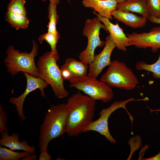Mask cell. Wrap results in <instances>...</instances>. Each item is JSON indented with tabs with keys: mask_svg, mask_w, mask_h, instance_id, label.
<instances>
[{
	"mask_svg": "<svg viewBox=\"0 0 160 160\" xmlns=\"http://www.w3.org/2000/svg\"><path fill=\"white\" fill-rule=\"evenodd\" d=\"M111 14L118 21L134 28H143L147 21V19L143 17L138 16L129 12L115 9Z\"/></svg>",
	"mask_w": 160,
	"mask_h": 160,
	"instance_id": "2e32d148",
	"label": "cell"
},
{
	"mask_svg": "<svg viewBox=\"0 0 160 160\" xmlns=\"http://www.w3.org/2000/svg\"><path fill=\"white\" fill-rule=\"evenodd\" d=\"M97 17L87 19L85 22L82 34L86 36L88 42L86 49L81 52L79 58L81 61L89 65L93 61L95 49L97 47L104 46L105 41L101 40L100 38V31L102 28L108 33L103 24Z\"/></svg>",
	"mask_w": 160,
	"mask_h": 160,
	"instance_id": "52a82bcc",
	"label": "cell"
},
{
	"mask_svg": "<svg viewBox=\"0 0 160 160\" xmlns=\"http://www.w3.org/2000/svg\"><path fill=\"white\" fill-rule=\"evenodd\" d=\"M144 0H126L127 1H142Z\"/></svg>",
	"mask_w": 160,
	"mask_h": 160,
	"instance_id": "1f68e13d",
	"label": "cell"
},
{
	"mask_svg": "<svg viewBox=\"0 0 160 160\" xmlns=\"http://www.w3.org/2000/svg\"><path fill=\"white\" fill-rule=\"evenodd\" d=\"M143 100L144 99H135L130 98L122 101H116L106 108H104L99 112V118L93 121L85 129L84 133L93 131L98 132L104 136L110 143H116V140L110 133L108 127V120L111 115L115 110L122 108L127 111L126 105L130 101L133 100Z\"/></svg>",
	"mask_w": 160,
	"mask_h": 160,
	"instance_id": "ba28073f",
	"label": "cell"
},
{
	"mask_svg": "<svg viewBox=\"0 0 160 160\" xmlns=\"http://www.w3.org/2000/svg\"><path fill=\"white\" fill-rule=\"evenodd\" d=\"M23 73L27 81L25 90L19 96L12 97L9 99V102L15 106L18 116L22 121L26 119L23 113V105L26 96L31 92L37 89H39L40 90L41 96L45 97L44 89L49 85L39 77H35L27 73Z\"/></svg>",
	"mask_w": 160,
	"mask_h": 160,
	"instance_id": "9c48e42d",
	"label": "cell"
},
{
	"mask_svg": "<svg viewBox=\"0 0 160 160\" xmlns=\"http://www.w3.org/2000/svg\"><path fill=\"white\" fill-rule=\"evenodd\" d=\"M88 65L75 59H66L60 68L61 73L64 80L69 82L86 76L88 71Z\"/></svg>",
	"mask_w": 160,
	"mask_h": 160,
	"instance_id": "7c38bea8",
	"label": "cell"
},
{
	"mask_svg": "<svg viewBox=\"0 0 160 160\" xmlns=\"http://www.w3.org/2000/svg\"><path fill=\"white\" fill-rule=\"evenodd\" d=\"M1 135L0 145L1 146L13 150H22L31 153L35 152V147L29 145L25 140L19 141L20 135L17 133H14L10 135L8 132H5L1 134Z\"/></svg>",
	"mask_w": 160,
	"mask_h": 160,
	"instance_id": "5bb4252c",
	"label": "cell"
},
{
	"mask_svg": "<svg viewBox=\"0 0 160 160\" xmlns=\"http://www.w3.org/2000/svg\"><path fill=\"white\" fill-rule=\"evenodd\" d=\"M116 9L136 12L147 19L150 17L145 0L126 1L121 3L117 4Z\"/></svg>",
	"mask_w": 160,
	"mask_h": 160,
	"instance_id": "e0dca14e",
	"label": "cell"
},
{
	"mask_svg": "<svg viewBox=\"0 0 160 160\" xmlns=\"http://www.w3.org/2000/svg\"><path fill=\"white\" fill-rule=\"evenodd\" d=\"M145 160H160V152L156 156L148 158H143Z\"/></svg>",
	"mask_w": 160,
	"mask_h": 160,
	"instance_id": "f1b7e54d",
	"label": "cell"
},
{
	"mask_svg": "<svg viewBox=\"0 0 160 160\" xmlns=\"http://www.w3.org/2000/svg\"><path fill=\"white\" fill-rule=\"evenodd\" d=\"M68 110L66 132L73 137L84 133L93 121L95 110L96 100L78 91L68 99Z\"/></svg>",
	"mask_w": 160,
	"mask_h": 160,
	"instance_id": "6da1fadb",
	"label": "cell"
},
{
	"mask_svg": "<svg viewBox=\"0 0 160 160\" xmlns=\"http://www.w3.org/2000/svg\"><path fill=\"white\" fill-rule=\"evenodd\" d=\"M100 80L111 87L129 91L135 89L139 83L131 69L125 63L117 60L111 61Z\"/></svg>",
	"mask_w": 160,
	"mask_h": 160,
	"instance_id": "5b68a950",
	"label": "cell"
},
{
	"mask_svg": "<svg viewBox=\"0 0 160 160\" xmlns=\"http://www.w3.org/2000/svg\"><path fill=\"white\" fill-rule=\"evenodd\" d=\"M49 0L50 1L54 2L58 5L60 3L59 0H42V1L44 2L46 1Z\"/></svg>",
	"mask_w": 160,
	"mask_h": 160,
	"instance_id": "f546056e",
	"label": "cell"
},
{
	"mask_svg": "<svg viewBox=\"0 0 160 160\" xmlns=\"http://www.w3.org/2000/svg\"><path fill=\"white\" fill-rule=\"evenodd\" d=\"M32 49L30 53L20 52L14 49L13 46L8 47L7 57L4 60L7 71L12 76L20 71L27 73L36 77H39L36 65L35 57L38 54V46L36 42L32 41Z\"/></svg>",
	"mask_w": 160,
	"mask_h": 160,
	"instance_id": "277c9868",
	"label": "cell"
},
{
	"mask_svg": "<svg viewBox=\"0 0 160 160\" xmlns=\"http://www.w3.org/2000/svg\"><path fill=\"white\" fill-rule=\"evenodd\" d=\"M68 112L66 103L50 105L40 127L39 142L40 152L47 150L51 140L66 133Z\"/></svg>",
	"mask_w": 160,
	"mask_h": 160,
	"instance_id": "7a4b0ae2",
	"label": "cell"
},
{
	"mask_svg": "<svg viewBox=\"0 0 160 160\" xmlns=\"http://www.w3.org/2000/svg\"><path fill=\"white\" fill-rule=\"evenodd\" d=\"M25 0H12L7 7V11L12 12L26 15L27 12L25 7Z\"/></svg>",
	"mask_w": 160,
	"mask_h": 160,
	"instance_id": "603a6c76",
	"label": "cell"
},
{
	"mask_svg": "<svg viewBox=\"0 0 160 160\" xmlns=\"http://www.w3.org/2000/svg\"><path fill=\"white\" fill-rule=\"evenodd\" d=\"M60 38L58 33H55L50 32L41 34L39 37L38 40L40 44H42L44 40L45 41L50 45L51 51L54 53H58L57 49V44Z\"/></svg>",
	"mask_w": 160,
	"mask_h": 160,
	"instance_id": "7402d4cb",
	"label": "cell"
},
{
	"mask_svg": "<svg viewBox=\"0 0 160 160\" xmlns=\"http://www.w3.org/2000/svg\"><path fill=\"white\" fill-rule=\"evenodd\" d=\"M151 22L160 25V19L153 16H150L148 19Z\"/></svg>",
	"mask_w": 160,
	"mask_h": 160,
	"instance_id": "4316f807",
	"label": "cell"
},
{
	"mask_svg": "<svg viewBox=\"0 0 160 160\" xmlns=\"http://www.w3.org/2000/svg\"><path fill=\"white\" fill-rule=\"evenodd\" d=\"M40 152L39 160H50L51 159V156L48 153L47 150H43Z\"/></svg>",
	"mask_w": 160,
	"mask_h": 160,
	"instance_id": "484cf974",
	"label": "cell"
},
{
	"mask_svg": "<svg viewBox=\"0 0 160 160\" xmlns=\"http://www.w3.org/2000/svg\"><path fill=\"white\" fill-rule=\"evenodd\" d=\"M69 87L83 92L93 100L106 103L111 100L114 92L111 87L97 78L88 75L70 82Z\"/></svg>",
	"mask_w": 160,
	"mask_h": 160,
	"instance_id": "8992f818",
	"label": "cell"
},
{
	"mask_svg": "<svg viewBox=\"0 0 160 160\" xmlns=\"http://www.w3.org/2000/svg\"><path fill=\"white\" fill-rule=\"evenodd\" d=\"M117 2L118 4L124 2L126 1V0H115Z\"/></svg>",
	"mask_w": 160,
	"mask_h": 160,
	"instance_id": "4dcf8cb0",
	"label": "cell"
},
{
	"mask_svg": "<svg viewBox=\"0 0 160 160\" xmlns=\"http://www.w3.org/2000/svg\"><path fill=\"white\" fill-rule=\"evenodd\" d=\"M59 59L58 53L50 51L39 57L36 65L39 77L51 86L55 95L60 99L67 97L69 92L65 88L64 80L57 63Z\"/></svg>",
	"mask_w": 160,
	"mask_h": 160,
	"instance_id": "3957f363",
	"label": "cell"
},
{
	"mask_svg": "<svg viewBox=\"0 0 160 160\" xmlns=\"http://www.w3.org/2000/svg\"><path fill=\"white\" fill-rule=\"evenodd\" d=\"M68 1L69 3L70 1V0H68Z\"/></svg>",
	"mask_w": 160,
	"mask_h": 160,
	"instance_id": "d6a6232c",
	"label": "cell"
},
{
	"mask_svg": "<svg viewBox=\"0 0 160 160\" xmlns=\"http://www.w3.org/2000/svg\"><path fill=\"white\" fill-rule=\"evenodd\" d=\"M83 5L86 7L92 8L102 16L112 20L111 12L116 9L117 4L115 0H82Z\"/></svg>",
	"mask_w": 160,
	"mask_h": 160,
	"instance_id": "9a60e30c",
	"label": "cell"
},
{
	"mask_svg": "<svg viewBox=\"0 0 160 160\" xmlns=\"http://www.w3.org/2000/svg\"><path fill=\"white\" fill-rule=\"evenodd\" d=\"M93 13L96 15L97 17L105 26L110 36L115 43L118 49L126 51L127 47L130 46V40L125 34L123 30L119 26L117 23L113 24L110 20L102 16L99 13L93 11Z\"/></svg>",
	"mask_w": 160,
	"mask_h": 160,
	"instance_id": "4fadbf2b",
	"label": "cell"
},
{
	"mask_svg": "<svg viewBox=\"0 0 160 160\" xmlns=\"http://www.w3.org/2000/svg\"><path fill=\"white\" fill-rule=\"evenodd\" d=\"M150 16L160 19V0H145Z\"/></svg>",
	"mask_w": 160,
	"mask_h": 160,
	"instance_id": "cb8c5ba5",
	"label": "cell"
},
{
	"mask_svg": "<svg viewBox=\"0 0 160 160\" xmlns=\"http://www.w3.org/2000/svg\"><path fill=\"white\" fill-rule=\"evenodd\" d=\"M7 117L5 111L3 110L1 104H0V133L8 132L6 123Z\"/></svg>",
	"mask_w": 160,
	"mask_h": 160,
	"instance_id": "d4e9b609",
	"label": "cell"
},
{
	"mask_svg": "<svg viewBox=\"0 0 160 160\" xmlns=\"http://www.w3.org/2000/svg\"><path fill=\"white\" fill-rule=\"evenodd\" d=\"M6 20L16 30L26 29L28 27L29 21L26 15L12 12L7 11L5 16Z\"/></svg>",
	"mask_w": 160,
	"mask_h": 160,
	"instance_id": "ac0fdd59",
	"label": "cell"
},
{
	"mask_svg": "<svg viewBox=\"0 0 160 160\" xmlns=\"http://www.w3.org/2000/svg\"><path fill=\"white\" fill-rule=\"evenodd\" d=\"M32 153L25 151L16 152L6 147L1 145L0 146V160H19Z\"/></svg>",
	"mask_w": 160,
	"mask_h": 160,
	"instance_id": "ffe728a7",
	"label": "cell"
},
{
	"mask_svg": "<svg viewBox=\"0 0 160 160\" xmlns=\"http://www.w3.org/2000/svg\"><path fill=\"white\" fill-rule=\"evenodd\" d=\"M126 35L130 40V46H134L139 48H150L153 52L160 49V26L153 27L148 32H132Z\"/></svg>",
	"mask_w": 160,
	"mask_h": 160,
	"instance_id": "30bf717a",
	"label": "cell"
},
{
	"mask_svg": "<svg viewBox=\"0 0 160 160\" xmlns=\"http://www.w3.org/2000/svg\"><path fill=\"white\" fill-rule=\"evenodd\" d=\"M135 67L138 71L143 70L151 72L154 78L160 79V54L158 60L155 63L148 64L144 61H139L135 64Z\"/></svg>",
	"mask_w": 160,
	"mask_h": 160,
	"instance_id": "d6986e66",
	"label": "cell"
},
{
	"mask_svg": "<svg viewBox=\"0 0 160 160\" xmlns=\"http://www.w3.org/2000/svg\"><path fill=\"white\" fill-rule=\"evenodd\" d=\"M36 159V155L32 153L29 156L21 159L22 160H35Z\"/></svg>",
	"mask_w": 160,
	"mask_h": 160,
	"instance_id": "83f0119b",
	"label": "cell"
},
{
	"mask_svg": "<svg viewBox=\"0 0 160 160\" xmlns=\"http://www.w3.org/2000/svg\"><path fill=\"white\" fill-rule=\"evenodd\" d=\"M57 5L55 3L50 1L48 9V18L49 21L47 26V32L55 33H58L56 28V25L59 17L56 10Z\"/></svg>",
	"mask_w": 160,
	"mask_h": 160,
	"instance_id": "44dd1931",
	"label": "cell"
},
{
	"mask_svg": "<svg viewBox=\"0 0 160 160\" xmlns=\"http://www.w3.org/2000/svg\"><path fill=\"white\" fill-rule=\"evenodd\" d=\"M105 39V44L102 51L99 54L95 55L93 61L89 64L88 76L90 77L97 78L103 70L111 62V55L116 46L109 35Z\"/></svg>",
	"mask_w": 160,
	"mask_h": 160,
	"instance_id": "8fae6325",
	"label": "cell"
}]
</instances>
